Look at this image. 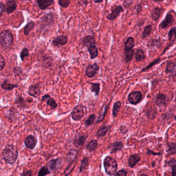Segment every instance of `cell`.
Segmentation results:
<instances>
[{
    "mask_svg": "<svg viewBox=\"0 0 176 176\" xmlns=\"http://www.w3.org/2000/svg\"><path fill=\"white\" fill-rule=\"evenodd\" d=\"M18 152L17 148L12 145L6 146L3 152V158L7 163L13 164L17 161Z\"/></svg>",
    "mask_w": 176,
    "mask_h": 176,
    "instance_id": "1",
    "label": "cell"
},
{
    "mask_svg": "<svg viewBox=\"0 0 176 176\" xmlns=\"http://www.w3.org/2000/svg\"><path fill=\"white\" fill-rule=\"evenodd\" d=\"M104 166L105 172L107 175L113 176L117 173L118 164L114 158L110 157H106L104 160Z\"/></svg>",
    "mask_w": 176,
    "mask_h": 176,
    "instance_id": "2",
    "label": "cell"
},
{
    "mask_svg": "<svg viewBox=\"0 0 176 176\" xmlns=\"http://www.w3.org/2000/svg\"><path fill=\"white\" fill-rule=\"evenodd\" d=\"M13 36L11 31L4 30L0 34V43L3 48L9 49L12 45Z\"/></svg>",
    "mask_w": 176,
    "mask_h": 176,
    "instance_id": "3",
    "label": "cell"
},
{
    "mask_svg": "<svg viewBox=\"0 0 176 176\" xmlns=\"http://www.w3.org/2000/svg\"><path fill=\"white\" fill-rule=\"evenodd\" d=\"M84 107L82 105H78L76 106L71 113V117L75 121H80L84 115Z\"/></svg>",
    "mask_w": 176,
    "mask_h": 176,
    "instance_id": "4",
    "label": "cell"
},
{
    "mask_svg": "<svg viewBox=\"0 0 176 176\" xmlns=\"http://www.w3.org/2000/svg\"><path fill=\"white\" fill-rule=\"evenodd\" d=\"M100 70V67L97 63L89 64L86 67V75L89 78H93L97 75Z\"/></svg>",
    "mask_w": 176,
    "mask_h": 176,
    "instance_id": "5",
    "label": "cell"
},
{
    "mask_svg": "<svg viewBox=\"0 0 176 176\" xmlns=\"http://www.w3.org/2000/svg\"><path fill=\"white\" fill-rule=\"evenodd\" d=\"M142 94L140 91H135L130 93L128 97V101L132 105H136L141 101Z\"/></svg>",
    "mask_w": 176,
    "mask_h": 176,
    "instance_id": "6",
    "label": "cell"
},
{
    "mask_svg": "<svg viewBox=\"0 0 176 176\" xmlns=\"http://www.w3.org/2000/svg\"><path fill=\"white\" fill-rule=\"evenodd\" d=\"M175 22V19L173 15L170 12L167 13L165 18L160 24V28L162 29H166L173 24Z\"/></svg>",
    "mask_w": 176,
    "mask_h": 176,
    "instance_id": "7",
    "label": "cell"
},
{
    "mask_svg": "<svg viewBox=\"0 0 176 176\" xmlns=\"http://www.w3.org/2000/svg\"><path fill=\"white\" fill-rule=\"evenodd\" d=\"M37 140L32 135H29L24 140L25 145L29 149H34L37 144Z\"/></svg>",
    "mask_w": 176,
    "mask_h": 176,
    "instance_id": "8",
    "label": "cell"
},
{
    "mask_svg": "<svg viewBox=\"0 0 176 176\" xmlns=\"http://www.w3.org/2000/svg\"><path fill=\"white\" fill-rule=\"evenodd\" d=\"M67 42V38L66 36H58L53 40L52 44L55 46L60 47L66 45Z\"/></svg>",
    "mask_w": 176,
    "mask_h": 176,
    "instance_id": "9",
    "label": "cell"
},
{
    "mask_svg": "<svg viewBox=\"0 0 176 176\" xmlns=\"http://www.w3.org/2000/svg\"><path fill=\"white\" fill-rule=\"evenodd\" d=\"M28 94L34 97H38L41 94L40 86L39 84H32L28 89Z\"/></svg>",
    "mask_w": 176,
    "mask_h": 176,
    "instance_id": "10",
    "label": "cell"
},
{
    "mask_svg": "<svg viewBox=\"0 0 176 176\" xmlns=\"http://www.w3.org/2000/svg\"><path fill=\"white\" fill-rule=\"evenodd\" d=\"M81 42L83 46L84 47H87L88 48L92 45H96L95 38L92 36H86L85 37H83L81 40Z\"/></svg>",
    "mask_w": 176,
    "mask_h": 176,
    "instance_id": "11",
    "label": "cell"
},
{
    "mask_svg": "<svg viewBox=\"0 0 176 176\" xmlns=\"http://www.w3.org/2000/svg\"><path fill=\"white\" fill-rule=\"evenodd\" d=\"M42 101L46 102L47 105L50 106V107L52 109H55L58 107V104L48 94L43 96L42 98Z\"/></svg>",
    "mask_w": 176,
    "mask_h": 176,
    "instance_id": "12",
    "label": "cell"
},
{
    "mask_svg": "<svg viewBox=\"0 0 176 176\" xmlns=\"http://www.w3.org/2000/svg\"><path fill=\"white\" fill-rule=\"evenodd\" d=\"M123 8L121 6H117L114 9H112V12L110 14L108 15L107 18L109 20H114L117 18L118 15L121 12L123 11Z\"/></svg>",
    "mask_w": 176,
    "mask_h": 176,
    "instance_id": "13",
    "label": "cell"
},
{
    "mask_svg": "<svg viewBox=\"0 0 176 176\" xmlns=\"http://www.w3.org/2000/svg\"><path fill=\"white\" fill-rule=\"evenodd\" d=\"M167 102V97L164 94L159 93L156 97V103L160 107L166 106Z\"/></svg>",
    "mask_w": 176,
    "mask_h": 176,
    "instance_id": "14",
    "label": "cell"
},
{
    "mask_svg": "<svg viewBox=\"0 0 176 176\" xmlns=\"http://www.w3.org/2000/svg\"><path fill=\"white\" fill-rule=\"evenodd\" d=\"M61 165V161L59 159H52L48 162V167L52 171H56L59 169Z\"/></svg>",
    "mask_w": 176,
    "mask_h": 176,
    "instance_id": "15",
    "label": "cell"
},
{
    "mask_svg": "<svg viewBox=\"0 0 176 176\" xmlns=\"http://www.w3.org/2000/svg\"><path fill=\"white\" fill-rule=\"evenodd\" d=\"M87 135H80L75 138L74 141V145L76 147H81L86 142L87 139Z\"/></svg>",
    "mask_w": 176,
    "mask_h": 176,
    "instance_id": "16",
    "label": "cell"
},
{
    "mask_svg": "<svg viewBox=\"0 0 176 176\" xmlns=\"http://www.w3.org/2000/svg\"><path fill=\"white\" fill-rule=\"evenodd\" d=\"M108 109H109L108 105L104 104L101 107L98 118L96 121V123H99V122H101V121L104 119Z\"/></svg>",
    "mask_w": 176,
    "mask_h": 176,
    "instance_id": "17",
    "label": "cell"
},
{
    "mask_svg": "<svg viewBox=\"0 0 176 176\" xmlns=\"http://www.w3.org/2000/svg\"><path fill=\"white\" fill-rule=\"evenodd\" d=\"M123 147V144L122 142L118 141L110 144L108 148L110 150L111 153H114L118 150H122Z\"/></svg>",
    "mask_w": 176,
    "mask_h": 176,
    "instance_id": "18",
    "label": "cell"
},
{
    "mask_svg": "<svg viewBox=\"0 0 176 176\" xmlns=\"http://www.w3.org/2000/svg\"><path fill=\"white\" fill-rule=\"evenodd\" d=\"M111 127V125H104L101 126V128L98 129L96 135L98 138L104 136L105 135H106L109 130H110Z\"/></svg>",
    "mask_w": 176,
    "mask_h": 176,
    "instance_id": "19",
    "label": "cell"
},
{
    "mask_svg": "<svg viewBox=\"0 0 176 176\" xmlns=\"http://www.w3.org/2000/svg\"><path fill=\"white\" fill-rule=\"evenodd\" d=\"M141 160L140 156L138 154H134L130 156L128 160V164L129 167L133 168Z\"/></svg>",
    "mask_w": 176,
    "mask_h": 176,
    "instance_id": "20",
    "label": "cell"
},
{
    "mask_svg": "<svg viewBox=\"0 0 176 176\" xmlns=\"http://www.w3.org/2000/svg\"><path fill=\"white\" fill-rule=\"evenodd\" d=\"M42 22L47 25L52 24L54 22V15L52 13L45 15L42 19Z\"/></svg>",
    "mask_w": 176,
    "mask_h": 176,
    "instance_id": "21",
    "label": "cell"
},
{
    "mask_svg": "<svg viewBox=\"0 0 176 176\" xmlns=\"http://www.w3.org/2000/svg\"><path fill=\"white\" fill-rule=\"evenodd\" d=\"M78 153V150H75V149H71L69 152L68 155H67V160L69 161V164H74V161H75Z\"/></svg>",
    "mask_w": 176,
    "mask_h": 176,
    "instance_id": "22",
    "label": "cell"
},
{
    "mask_svg": "<svg viewBox=\"0 0 176 176\" xmlns=\"http://www.w3.org/2000/svg\"><path fill=\"white\" fill-rule=\"evenodd\" d=\"M38 4L40 9H45L54 3L53 0H37Z\"/></svg>",
    "mask_w": 176,
    "mask_h": 176,
    "instance_id": "23",
    "label": "cell"
},
{
    "mask_svg": "<svg viewBox=\"0 0 176 176\" xmlns=\"http://www.w3.org/2000/svg\"><path fill=\"white\" fill-rule=\"evenodd\" d=\"M163 9L161 8L155 7L153 8L152 11L151 15H152V19L154 21H157L159 19L160 15H161Z\"/></svg>",
    "mask_w": 176,
    "mask_h": 176,
    "instance_id": "24",
    "label": "cell"
},
{
    "mask_svg": "<svg viewBox=\"0 0 176 176\" xmlns=\"http://www.w3.org/2000/svg\"><path fill=\"white\" fill-rule=\"evenodd\" d=\"M135 45V41L134 39L132 37H128L127 40L125 42L124 51H127V50L132 49Z\"/></svg>",
    "mask_w": 176,
    "mask_h": 176,
    "instance_id": "25",
    "label": "cell"
},
{
    "mask_svg": "<svg viewBox=\"0 0 176 176\" xmlns=\"http://www.w3.org/2000/svg\"><path fill=\"white\" fill-rule=\"evenodd\" d=\"M88 50L90 55L91 59L96 58L98 56V49L95 45H93L88 48Z\"/></svg>",
    "mask_w": 176,
    "mask_h": 176,
    "instance_id": "26",
    "label": "cell"
},
{
    "mask_svg": "<svg viewBox=\"0 0 176 176\" xmlns=\"http://www.w3.org/2000/svg\"><path fill=\"white\" fill-rule=\"evenodd\" d=\"M97 145H98V142L95 140H93L88 143L87 145H86V149L89 152H93L96 150Z\"/></svg>",
    "mask_w": 176,
    "mask_h": 176,
    "instance_id": "27",
    "label": "cell"
},
{
    "mask_svg": "<svg viewBox=\"0 0 176 176\" xmlns=\"http://www.w3.org/2000/svg\"><path fill=\"white\" fill-rule=\"evenodd\" d=\"M145 55L143 50L141 49H137L135 54V59L136 62L143 61L145 59Z\"/></svg>",
    "mask_w": 176,
    "mask_h": 176,
    "instance_id": "28",
    "label": "cell"
},
{
    "mask_svg": "<svg viewBox=\"0 0 176 176\" xmlns=\"http://www.w3.org/2000/svg\"><path fill=\"white\" fill-rule=\"evenodd\" d=\"M134 55V49H131L124 51V59L126 62L131 61Z\"/></svg>",
    "mask_w": 176,
    "mask_h": 176,
    "instance_id": "29",
    "label": "cell"
},
{
    "mask_svg": "<svg viewBox=\"0 0 176 176\" xmlns=\"http://www.w3.org/2000/svg\"><path fill=\"white\" fill-rule=\"evenodd\" d=\"M121 107V101H118L114 103L112 109V115L114 118H117L118 116L119 110Z\"/></svg>",
    "mask_w": 176,
    "mask_h": 176,
    "instance_id": "30",
    "label": "cell"
},
{
    "mask_svg": "<svg viewBox=\"0 0 176 176\" xmlns=\"http://www.w3.org/2000/svg\"><path fill=\"white\" fill-rule=\"evenodd\" d=\"M91 92H93L95 95L98 96L100 92V83H91Z\"/></svg>",
    "mask_w": 176,
    "mask_h": 176,
    "instance_id": "31",
    "label": "cell"
},
{
    "mask_svg": "<svg viewBox=\"0 0 176 176\" xmlns=\"http://www.w3.org/2000/svg\"><path fill=\"white\" fill-rule=\"evenodd\" d=\"M176 64L172 61H169L166 67L165 72L166 73H172L174 72Z\"/></svg>",
    "mask_w": 176,
    "mask_h": 176,
    "instance_id": "32",
    "label": "cell"
},
{
    "mask_svg": "<svg viewBox=\"0 0 176 176\" xmlns=\"http://www.w3.org/2000/svg\"><path fill=\"white\" fill-rule=\"evenodd\" d=\"M17 8V4L14 1L9 2L7 4L6 12L8 14H10L13 12Z\"/></svg>",
    "mask_w": 176,
    "mask_h": 176,
    "instance_id": "33",
    "label": "cell"
},
{
    "mask_svg": "<svg viewBox=\"0 0 176 176\" xmlns=\"http://www.w3.org/2000/svg\"><path fill=\"white\" fill-rule=\"evenodd\" d=\"M152 31V25H148L147 26H146L144 28V31L143 32L142 34V38L144 39L146 38L147 37H149L151 34Z\"/></svg>",
    "mask_w": 176,
    "mask_h": 176,
    "instance_id": "34",
    "label": "cell"
},
{
    "mask_svg": "<svg viewBox=\"0 0 176 176\" xmlns=\"http://www.w3.org/2000/svg\"><path fill=\"white\" fill-rule=\"evenodd\" d=\"M1 87L3 89L5 90L9 91L12 90L15 88L18 87L17 84H11L8 83L7 81H5L2 83L1 84Z\"/></svg>",
    "mask_w": 176,
    "mask_h": 176,
    "instance_id": "35",
    "label": "cell"
},
{
    "mask_svg": "<svg viewBox=\"0 0 176 176\" xmlns=\"http://www.w3.org/2000/svg\"><path fill=\"white\" fill-rule=\"evenodd\" d=\"M88 163H89V158L86 157L83 158L79 166V172H83L84 170H85L89 165Z\"/></svg>",
    "mask_w": 176,
    "mask_h": 176,
    "instance_id": "36",
    "label": "cell"
},
{
    "mask_svg": "<svg viewBox=\"0 0 176 176\" xmlns=\"http://www.w3.org/2000/svg\"><path fill=\"white\" fill-rule=\"evenodd\" d=\"M51 171L49 170V167L47 166H43L39 171L38 174L37 176H45L49 175Z\"/></svg>",
    "mask_w": 176,
    "mask_h": 176,
    "instance_id": "37",
    "label": "cell"
},
{
    "mask_svg": "<svg viewBox=\"0 0 176 176\" xmlns=\"http://www.w3.org/2000/svg\"><path fill=\"white\" fill-rule=\"evenodd\" d=\"M168 147L169 148L167 150V152L169 155L176 153V143H169L168 144Z\"/></svg>",
    "mask_w": 176,
    "mask_h": 176,
    "instance_id": "38",
    "label": "cell"
},
{
    "mask_svg": "<svg viewBox=\"0 0 176 176\" xmlns=\"http://www.w3.org/2000/svg\"><path fill=\"white\" fill-rule=\"evenodd\" d=\"M95 120V115L94 114H92L89 116V118H88L87 119H86L85 122H84V124L86 125V126H90L92 125V124H93L94 121Z\"/></svg>",
    "mask_w": 176,
    "mask_h": 176,
    "instance_id": "39",
    "label": "cell"
},
{
    "mask_svg": "<svg viewBox=\"0 0 176 176\" xmlns=\"http://www.w3.org/2000/svg\"><path fill=\"white\" fill-rule=\"evenodd\" d=\"M160 43L161 42H160L159 40L152 39V40H150L149 41L147 46H148V48H155V46L158 47V46H159Z\"/></svg>",
    "mask_w": 176,
    "mask_h": 176,
    "instance_id": "40",
    "label": "cell"
},
{
    "mask_svg": "<svg viewBox=\"0 0 176 176\" xmlns=\"http://www.w3.org/2000/svg\"><path fill=\"white\" fill-rule=\"evenodd\" d=\"M168 164L172 167V176H176V161L171 160L169 162Z\"/></svg>",
    "mask_w": 176,
    "mask_h": 176,
    "instance_id": "41",
    "label": "cell"
},
{
    "mask_svg": "<svg viewBox=\"0 0 176 176\" xmlns=\"http://www.w3.org/2000/svg\"><path fill=\"white\" fill-rule=\"evenodd\" d=\"M35 26V23L32 22H31L28 23L24 28V34L26 35H28L29 34L30 31L34 28Z\"/></svg>",
    "mask_w": 176,
    "mask_h": 176,
    "instance_id": "42",
    "label": "cell"
},
{
    "mask_svg": "<svg viewBox=\"0 0 176 176\" xmlns=\"http://www.w3.org/2000/svg\"><path fill=\"white\" fill-rule=\"evenodd\" d=\"M176 37V28H173L170 29L168 34V39L170 41L172 40L173 38Z\"/></svg>",
    "mask_w": 176,
    "mask_h": 176,
    "instance_id": "43",
    "label": "cell"
},
{
    "mask_svg": "<svg viewBox=\"0 0 176 176\" xmlns=\"http://www.w3.org/2000/svg\"><path fill=\"white\" fill-rule=\"evenodd\" d=\"M29 55V51L26 48H23L21 52L20 57L21 58L22 60H23L25 57H28Z\"/></svg>",
    "mask_w": 176,
    "mask_h": 176,
    "instance_id": "44",
    "label": "cell"
},
{
    "mask_svg": "<svg viewBox=\"0 0 176 176\" xmlns=\"http://www.w3.org/2000/svg\"><path fill=\"white\" fill-rule=\"evenodd\" d=\"M59 4L63 8H67L70 3V0H59Z\"/></svg>",
    "mask_w": 176,
    "mask_h": 176,
    "instance_id": "45",
    "label": "cell"
},
{
    "mask_svg": "<svg viewBox=\"0 0 176 176\" xmlns=\"http://www.w3.org/2000/svg\"><path fill=\"white\" fill-rule=\"evenodd\" d=\"M160 61H161V59H157L156 60H155V61H153L148 66H147V67L143 69L142 70V72L146 70H147V69H149V68H150V67H152L154 66L155 64H158V63Z\"/></svg>",
    "mask_w": 176,
    "mask_h": 176,
    "instance_id": "46",
    "label": "cell"
},
{
    "mask_svg": "<svg viewBox=\"0 0 176 176\" xmlns=\"http://www.w3.org/2000/svg\"><path fill=\"white\" fill-rule=\"evenodd\" d=\"M127 172L125 170H122L117 172L114 176H126Z\"/></svg>",
    "mask_w": 176,
    "mask_h": 176,
    "instance_id": "47",
    "label": "cell"
},
{
    "mask_svg": "<svg viewBox=\"0 0 176 176\" xmlns=\"http://www.w3.org/2000/svg\"><path fill=\"white\" fill-rule=\"evenodd\" d=\"M5 66V60L4 58H3V56L0 55V71L3 70V68Z\"/></svg>",
    "mask_w": 176,
    "mask_h": 176,
    "instance_id": "48",
    "label": "cell"
},
{
    "mask_svg": "<svg viewBox=\"0 0 176 176\" xmlns=\"http://www.w3.org/2000/svg\"><path fill=\"white\" fill-rule=\"evenodd\" d=\"M22 176H32V172L31 170H24L22 174Z\"/></svg>",
    "mask_w": 176,
    "mask_h": 176,
    "instance_id": "49",
    "label": "cell"
},
{
    "mask_svg": "<svg viewBox=\"0 0 176 176\" xmlns=\"http://www.w3.org/2000/svg\"><path fill=\"white\" fill-rule=\"evenodd\" d=\"M5 9L4 5L3 3H0V16L2 15V14H3Z\"/></svg>",
    "mask_w": 176,
    "mask_h": 176,
    "instance_id": "50",
    "label": "cell"
},
{
    "mask_svg": "<svg viewBox=\"0 0 176 176\" xmlns=\"http://www.w3.org/2000/svg\"><path fill=\"white\" fill-rule=\"evenodd\" d=\"M147 154H149V155H160V153H156V152H152V150H148L147 152Z\"/></svg>",
    "mask_w": 176,
    "mask_h": 176,
    "instance_id": "51",
    "label": "cell"
},
{
    "mask_svg": "<svg viewBox=\"0 0 176 176\" xmlns=\"http://www.w3.org/2000/svg\"><path fill=\"white\" fill-rule=\"evenodd\" d=\"M89 0H81L82 1V3L83 4H84L87 5L88 3V2H89Z\"/></svg>",
    "mask_w": 176,
    "mask_h": 176,
    "instance_id": "52",
    "label": "cell"
},
{
    "mask_svg": "<svg viewBox=\"0 0 176 176\" xmlns=\"http://www.w3.org/2000/svg\"><path fill=\"white\" fill-rule=\"evenodd\" d=\"M93 1L96 3H101L103 1V0H93Z\"/></svg>",
    "mask_w": 176,
    "mask_h": 176,
    "instance_id": "53",
    "label": "cell"
},
{
    "mask_svg": "<svg viewBox=\"0 0 176 176\" xmlns=\"http://www.w3.org/2000/svg\"><path fill=\"white\" fill-rule=\"evenodd\" d=\"M152 1L156 2H162L164 0H152Z\"/></svg>",
    "mask_w": 176,
    "mask_h": 176,
    "instance_id": "54",
    "label": "cell"
},
{
    "mask_svg": "<svg viewBox=\"0 0 176 176\" xmlns=\"http://www.w3.org/2000/svg\"><path fill=\"white\" fill-rule=\"evenodd\" d=\"M141 176H147L146 175H142Z\"/></svg>",
    "mask_w": 176,
    "mask_h": 176,
    "instance_id": "55",
    "label": "cell"
},
{
    "mask_svg": "<svg viewBox=\"0 0 176 176\" xmlns=\"http://www.w3.org/2000/svg\"><path fill=\"white\" fill-rule=\"evenodd\" d=\"M175 120H176V117H175Z\"/></svg>",
    "mask_w": 176,
    "mask_h": 176,
    "instance_id": "56",
    "label": "cell"
}]
</instances>
